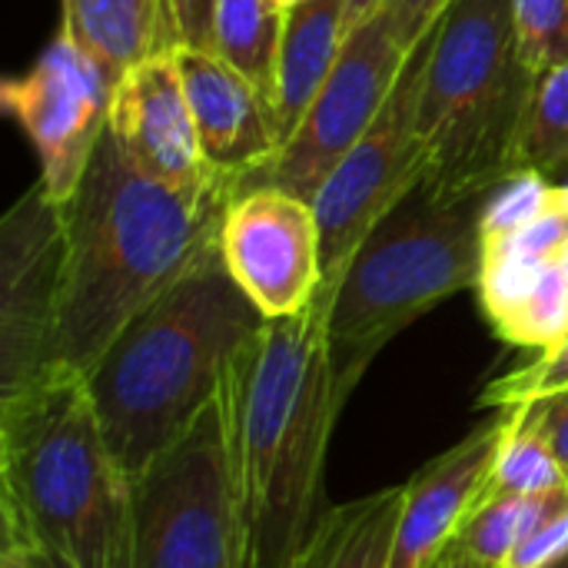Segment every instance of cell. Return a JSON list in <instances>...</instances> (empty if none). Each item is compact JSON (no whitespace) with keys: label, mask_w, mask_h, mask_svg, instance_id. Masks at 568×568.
<instances>
[{"label":"cell","mask_w":568,"mask_h":568,"mask_svg":"<svg viewBox=\"0 0 568 568\" xmlns=\"http://www.w3.org/2000/svg\"><path fill=\"white\" fill-rule=\"evenodd\" d=\"M383 3H386V0H349V7H346V30H353V27H359L363 20H369Z\"/></svg>","instance_id":"obj_31"},{"label":"cell","mask_w":568,"mask_h":568,"mask_svg":"<svg viewBox=\"0 0 568 568\" xmlns=\"http://www.w3.org/2000/svg\"><path fill=\"white\" fill-rule=\"evenodd\" d=\"M429 568H496V566H489V562H483V559H476L469 549H463L459 542H453L436 562Z\"/></svg>","instance_id":"obj_30"},{"label":"cell","mask_w":568,"mask_h":568,"mask_svg":"<svg viewBox=\"0 0 568 568\" xmlns=\"http://www.w3.org/2000/svg\"><path fill=\"white\" fill-rule=\"evenodd\" d=\"M230 203V190L190 196L143 176L106 126L73 196L60 203L63 256L47 369L87 376L123 326L220 243Z\"/></svg>","instance_id":"obj_2"},{"label":"cell","mask_w":568,"mask_h":568,"mask_svg":"<svg viewBox=\"0 0 568 568\" xmlns=\"http://www.w3.org/2000/svg\"><path fill=\"white\" fill-rule=\"evenodd\" d=\"M433 33L406 57V67L373 120V126L353 143V150L329 170L313 196V210L323 233V286L320 293L336 300L346 266L366 243V236L423 183V146L416 133V103Z\"/></svg>","instance_id":"obj_8"},{"label":"cell","mask_w":568,"mask_h":568,"mask_svg":"<svg viewBox=\"0 0 568 568\" xmlns=\"http://www.w3.org/2000/svg\"><path fill=\"white\" fill-rule=\"evenodd\" d=\"M562 266H566V273H568V250H566V256H562Z\"/></svg>","instance_id":"obj_34"},{"label":"cell","mask_w":568,"mask_h":568,"mask_svg":"<svg viewBox=\"0 0 568 568\" xmlns=\"http://www.w3.org/2000/svg\"><path fill=\"white\" fill-rule=\"evenodd\" d=\"M133 568H246L220 396L133 479Z\"/></svg>","instance_id":"obj_7"},{"label":"cell","mask_w":568,"mask_h":568,"mask_svg":"<svg viewBox=\"0 0 568 568\" xmlns=\"http://www.w3.org/2000/svg\"><path fill=\"white\" fill-rule=\"evenodd\" d=\"M346 7L349 0H303L286 10L273 90V123L280 146L306 116L346 43Z\"/></svg>","instance_id":"obj_16"},{"label":"cell","mask_w":568,"mask_h":568,"mask_svg":"<svg viewBox=\"0 0 568 568\" xmlns=\"http://www.w3.org/2000/svg\"><path fill=\"white\" fill-rule=\"evenodd\" d=\"M3 549L33 568H133V483L87 376L47 369L0 393Z\"/></svg>","instance_id":"obj_3"},{"label":"cell","mask_w":568,"mask_h":568,"mask_svg":"<svg viewBox=\"0 0 568 568\" xmlns=\"http://www.w3.org/2000/svg\"><path fill=\"white\" fill-rule=\"evenodd\" d=\"M113 87L100 67L63 33L37 63L0 87L3 110L20 123L40 160V186L67 203L83 180L106 126Z\"/></svg>","instance_id":"obj_10"},{"label":"cell","mask_w":568,"mask_h":568,"mask_svg":"<svg viewBox=\"0 0 568 568\" xmlns=\"http://www.w3.org/2000/svg\"><path fill=\"white\" fill-rule=\"evenodd\" d=\"M516 170L542 176L568 170V63L549 67L532 83L516 143Z\"/></svg>","instance_id":"obj_22"},{"label":"cell","mask_w":568,"mask_h":568,"mask_svg":"<svg viewBox=\"0 0 568 568\" xmlns=\"http://www.w3.org/2000/svg\"><path fill=\"white\" fill-rule=\"evenodd\" d=\"M519 53L539 77L549 67L568 63V0H509Z\"/></svg>","instance_id":"obj_24"},{"label":"cell","mask_w":568,"mask_h":568,"mask_svg":"<svg viewBox=\"0 0 568 568\" xmlns=\"http://www.w3.org/2000/svg\"><path fill=\"white\" fill-rule=\"evenodd\" d=\"M496 336H503L513 346H536L549 349L568 336V273L566 266H552L542 283L532 290V296L496 326Z\"/></svg>","instance_id":"obj_23"},{"label":"cell","mask_w":568,"mask_h":568,"mask_svg":"<svg viewBox=\"0 0 568 568\" xmlns=\"http://www.w3.org/2000/svg\"><path fill=\"white\" fill-rule=\"evenodd\" d=\"M166 10H170V23H173L176 47L210 50L216 0H166Z\"/></svg>","instance_id":"obj_28"},{"label":"cell","mask_w":568,"mask_h":568,"mask_svg":"<svg viewBox=\"0 0 568 568\" xmlns=\"http://www.w3.org/2000/svg\"><path fill=\"white\" fill-rule=\"evenodd\" d=\"M566 506L568 489L566 493H546V496H499V499H486V503H479L469 513V519L459 529L456 542L463 549H469L476 559L503 568L509 562V556L529 536H536Z\"/></svg>","instance_id":"obj_21"},{"label":"cell","mask_w":568,"mask_h":568,"mask_svg":"<svg viewBox=\"0 0 568 568\" xmlns=\"http://www.w3.org/2000/svg\"><path fill=\"white\" fill-rule=\"evenodd\" d=\"M503 429L506 409L479 423L463 443L426 463L403 486V509L386 568H429L459 539L489 476Z\"/></svg>","instance_id":"obj_15"},{"label":"cell","mask_w":568,"mask_h":568,"mask_svg":"<svg viewBox=\"0 0 568 568\" xmlns=\"http://www.w3.org/2000/svg\"><path fill=\"white\" fill-rule=\"evenodd\" d=\"M176 63L206 170L213 180L226 183L236 200V186L280 150L273 103L253 80L213 50L176 47Z\"/></svg>","instance_id":"obj_14"},{"label":"cell","mask_w":568,"mask_h":568,"mask_svg":"<svg viewBox=\"0 0 568 568\" xmlns=\"http://www.w3.org/2000/svg\"><path fill=\"white\" fill-rule=\"evenodd\" d=\"M329 296L266 320L233 356L220 409L243 526L246 568H286L323 503L326 449L343 399L329 359Z\"/></svg>","instance_id":"obj_1"},{"label":"cell","mask_w":568,"mask_h":568,"mask_svg":"<svg viewBox=\"0 0 568 568\" xmlns=\"http://www.w3.org/2000/svg\"><path fill=\"white\" fill-rule=\"evenodd\" d=\"M523 406L529 409V416L542 429L546 443L552 446V453H556V459H559V466H562L568 479V389L542 396L536 403H523Z\"/></svg>","instance_id":"obj_29"},{"label":"cell","mask_w":568,"mask_h":568,"mask_svg":"<svg viewBox=\"0 0 568 568\" xmlns=\"http://www.w3.org/2000/svg\"><path fill=\"white\" fill-rule=\"evenodd\" d=\"M556 568H568V562H562V566H556Z\"/></svg>","instance_id":"obj_35"},{"label":"cell","mask_w":568,"mask_h":568,"mask_svg":"<svg viewBox=\"0 0 568 568\" xmlns=\"http://www.w3.org/2000/svg\"><path fill=\"white\" fill-rule=\"evenodd\" d=\"M60 256V203L33 183L0 223V393L50 366Z\"/></svg>","instance_id":"obj_12"},{"label":"cell","mask_w":568,"mask_h":568,"mask_svg":"<svg viewBox=\"0 0 568 568\" xmlns=\"http://www.w3.org/2000/svg\"><path fill=\"white\" fill-rule=\"evenodd\" d=\"M536 73L519 53L509 0H453L433 30L416 133L433 196H479L516 170Z\"/></svg>","instance_id":"obj_5"},{"label":"cell","mask_w":568,"mask_h":568,"mask_svg":"<svg viewBox=\"0 0 568 568\" xmlns=\"http://www.w3.org/2000/svg\"><path fill=\"white\" fill-rule=\"evenodd\" d=\"M0 568H33L23 556H17V552H10V549H3L0 552Z\"/></svg>","instance_id":"obj_32"},{"label":"cell","mask_w":568,"mask_h":568,"mask_svg":"<svg viewBox=\"0 0 568 568\" xmlns=\"http://www.w3.org/2000/svg\"><path fill=\"white\" fill-rule=\"evenodd\" d=\"M116 87L136 63L173 50L166 0H63V30Z\"/></svg>","instance_id":"obj_17"},{"label":"cell","mask_w":568,"mask_h":568,"mask_svg":"<svg viewBox=\"0 0 568 568\" xmlns=\"http://www.w3.org/2000/svg\"><path fill=\"white\" fill-rule=\"evenodd\" d=\"M110 136L143 176L176 193L203 196L230 190L206 170L176 47L146 57L113 87Z\"/></svg>","instance_id":"obj_13"},{"label":"cell","mask_w":568,"mask_h":568,"mask_svg":"<svg viewBox=\"0 0 568 568\" xmlns=\"http://www.w3.org/2000/svg\"><path fill=\"white\" fill-rule=\"evenodd\" d=\"M403 509V486L329 506L286 568H386Z\"/></svg>","instance_id":"obj_18"},{"label":"cell","mask_w":568,"mask_h":568,"mask_svg":"<svg viewBox=\"0 0 568 568\" xmlns=\"http://www.w3.org/2000/svg\"><path fill=\"white\" fill-rule=\"evenodd\" d=\"M568 479L546 443L542 429L529 416L526 406L506 409V429L499 436L489 476L479 489V503L499 499V496H546V493H566Z\"/></svg>","instance_id":"obj_20"},{"label":"cell","mask_w":568,"mask_h":568,"mask_svg":"<svg viewBox=\"0 0 568 568\" xmlns=\"http://www.w3.org/2000/svg\"><path fill=\"white\" fill-rule=\"evenodd\" d=\"M406 57L409 53L396 37L393 13L383 3L369 20L346 33V43L323 90L310 103L293 136L276 150L270 163L253 170L236 186V196L246 190L276 186L313 203L329 170L353 150V143L373 126V120L386 106L406 67Z\"/></svg>","instance_id":"obj_9"},{"label":"cell","mask_w":568,"mask_h":568,"mask_svg":"<svg viewBox=\"0 0 568 568\" xmlns=\"http://www.w3.org/2000/svg\"><path fill=\"white\" fill-rule=\"evenodd\" d=\"M479 196H433L423 183L366 236L329 306V359L346 403L373 359L423 313L479 283Z\"/></svg>","instance_id":"obj_6"},{"label":"cell","mask_w":568,"mask_h":568,"mask_svg":"<svg viewBox=\"0 0 568 568\" xmlns=\"http://www.w3.org/2000/svg\"><path fill=\"white\" fill-rule=\"evenodd\" d=\"M276 7H283V10H293L296 3H303V0H273Z\"/></svg>","instance_id":"obj_33"},{"label":"cell","mask_w":568,"mask_h":568,"mask_svg":"<svg viewBox=\"0 0 568 568\" xmlns=\"http://www.w3.org/2000/svg\"><path fill=\"white\" fill-rule=\"evenodd\" d=\"M568 562V506L529 536L503 568H556Z\"/></svg>","instance_id":"obj_26"},{"label":"cell","mask_w":568,"mask_h":568,"mask_svg":"<svg viewBox=\"0 0 568 568\" xmlns=\"http://www.w3.org/2000/svg\"><path fill=\"white\" fill-rule=\"evenodd\" d=\"M263 323L216 243L123 326L87 373V389L130 483L213 406L233 356Z\"/></svg>","instance_id":"obj_4"},{"label":"cell","mask_w":568,"mask_h":568,"mask_svg":"<svg viewBox=\"0 0 568 568\" xmlns=\"http://www.w3.org/2000/svg\"><path fill=\"white\" fill-rule=\"evenodd\" d=\"M226 270L266 320L303 313L323 286V233L310 200L260 186L240 193L220 230Z\"/></svg>","instance_id":"obj_11"},{"label":"cell","mask_w":568,"mask_h":568,"mask_svg":"<svg viewBox=\"0 0 568 568\" xmlns=\"http://www.w3.org/2000/svg\"><path fill=\"white\" fill-rule=\"evenodd\" d=\"M286 10L273 0H216L210 50L253 80L273 103Z\"/></svg>","instance_id":"obj_19"},{"label":"cell","mask_w":568,"mask_h":568,"mask_svg":"<svg viewBox=\"0 0 568 568\" xmlns=\"http://www.w3.org/2000/svg\"><path fill=\"white\" fill-rule=\"evenodd\" d=\"M562 389H568V336L559 339L556 346L542 349L539 359L493 379L486 386V393L479 396V403L489 409H509V406L536 403V399L562 393Z\"/></svg>","instance_id":"obj_25"},{"label":"cell","mask_w":568,"mask_h":568,"mask_svg":"<svg viewBox=\"0 0 568 568\" xmlns=\"http://www.w3.org/2000/svg\"><path fill=\"white\" fill-rule=\"evenodd\" d=\"M386 7L393 13V27H396L403 50L413 53L439 27L453 0H386Z\"/></svg>","instance_id":"obj_27"}]
</instances>
